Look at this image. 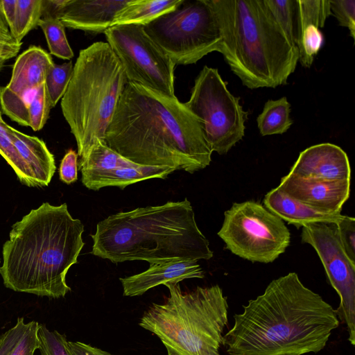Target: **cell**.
Listing matches in <instances>:
<instances>
[{"instance_id":"31","label":"cell","mask_w":355,"mask_h":355,"mask_svg":"<svg viewBox=\"0 0 355 355\" xmlns=\"http://www.w3.org/2000/svg\"><path fill=\"white\" fill-rule=\"evenodd\" d=\"M0 104L2 112L20 125L29 126L28 101L10 92L6 87H0Z\"/></svg>"},{"instance_id":"15","label":"cell","mask_w":355,"mask_h":355,"mask_svg":"<svg viewBox=\"0 0 355 355\" xmlns=\"http://www.w3.org/2000/svg\"><path fill=\"white\" fill-rule=\"evenodd\" d=\"M205 273L196 260L168 259L150 263L146 270L119 279L124 296L141 295L148 290L166 283H179L186 279L204 278Z\"/></svg>"},{"instance_id":"12","label":"cell","mask_w":355,"mask_h":355,"mask_svg":"<svg viewBox=\"0 0 355 355\" xmlns=\"http://www.w3.org/2000/svg\"><path fill=\"white\" fill-rule=\"evenodd\" d=\"M301 241L316 251L331 286L340 297L336 311L348 331L349 341L355 344V263L340 241L334 223H318L302 227Z\"/></svg>"},{"instance_id":"9","label":"cell","mask_w":355,"mask_h":355,"mask_svg":"<svg viewBox=\"0 0 355 355\" xmlns=\"http://www.w3.org/2000/svg\"><path fill=\"white\" fill-rule=\"evenodd\" d=\"M186 107L201 121L212 152L225 155L245 135L248 113L227 89L216 68L205 66L196 76Z\"/></svg>"},{"instance_id":"40","label":"cell","mask_w":355,"mask_h":355,"mask_svg":"<svg viewBox=\"0 0 355 355\" xmlns=\"http://www.w3.org/2000/svg\"><path fill=\"white\" fill-rule=\"evenodd\" d=\"M21 44H10L0 42V58L10 59L17 55Z\"/></svg>"},{"instance_id":"6","label":"cell","mask_w":355,"mask_h":355,"mask_svg":"<svg viewBox=\"0 0 355 355\" xmlns=\"http://www.w3.org/2000/svg\"><path fill=\"white\" fill-rule=\"evenodd\" d=\"M127 83L123 67L107 42H96L80 51L60 105L80 158L98 141L105 142Z\"/></svg>"},{"instance_id":"22","label":"cell","mask_w":355,"mask_h":355,"mask_svg":"<svg viewBox=\"0 0 355 355\" xmlns=\"http://www.w3.org/2000/svg\"><path fill=\"white\" fill-rule=\"evenodd\" d=\"M290 113L291 104L286 97L266 101L257 118L260 135L268 136L285 133L293 123Z\"/></svg>"},{"instance_id":"26","label":"cell","mask_w":355,"mask_h":355,"mask_svg":"<svg viewBox=\"0 0 355 355\" xmlns=\"http://www.w3.org/2000/svg\"><path fill=\"white\" fill-rule=\"evenodd\" d=\"M73 65L71 61L61 64H53L47 72L45 86L51 107L62 99L70 82Z\"/></svg>"},{"instance_id":"11","label":"cell","mask_w":355,"mask_h":355,"mask_svg":"<svg viewBox=\"0 0 355 355\" xmlns=\"http://www.w3.org/2000/svg\"><path fill=\"white\" fill-rule=\"evenodd\" d=\"M128 82L175 96L176 64L146 33L143 25L122 24L104 33Z\"/></svg>"},{"instance_id":"24","label":"cell","mask_w":355,"mask_h":355,"mask_svg":"<svg viewBox=\"0 0 355 355\" xmlns=\"http://www.w3.org/2000/svg\"><path fill=\"white\" fill-rule=\"evenodd\" d=\"M44 11V0H17L15 20L10 33L18 44L38 26Z\"/></svg>"},{"instance_id":"10","label":"cell","mask_w":355,"mask_h":355,"mask_svg":"<svg viewBox=\"0 0 355 355\" xmlns=\"http://www.w3.org/2000/svg\"><path fill=\"white\" fill-rule=\"evenodd\" d=\"M224 216L218 236L242 259L271 263L290 244L291 233L284 221L258 202H235Z\"/></svg>"},{"instance_id":"23","label":"cell","mask_w":355,"mask_h":355,"mask_svg":"<svg viewBox=\"0 0 355 355\" xmlns=\"http://www.w3.org/2000/svg\"><path fill=\"white\" fill-rule=\"evenodd\" d=\"M264 1L278 25L291 42L297 46L300 36L297 0H264Z\"/></svg>"},{"instance_id":"4","label":"cell","mask_w":355,"mask_h":355,"mask_svg":"<svg viewBox=\"0 0 355 355\" xmlns=\"http://www.w3.org/2000/svg\"><path fill=\"white\" fill-rule=\"evenodd\" d=\"M91 237V253L114 263L209 260L214 255L187 198L112 214L97 223Z\"/></svg>"},{"instance_id":"35","label":"cell","mask_w":355,"mask_h":355,"mask_svg":"<svg viewBox=\"0 0 355 355\" xmlns=\"http://www.w3.org/2000/svg\"><path fill=\"white\" fill-rule=\"evenodd\" d=\"M336 226L341 245L349 259L355 263V219L343 216Z\"/></svg>"},{"instance_id":"1","label":"cell","mask_w":355,"mask_h":355,"mask_svg":"<svg viewBox=\"0 0 355 355\" xmlns=\"http://www.w3.org/2000/svg\"><path fill=\"white\" fill-rule=\"evenodd\" d=\"M243 308L223 335L229 355L317 353L340 324L335 309L294 272L271 281Z\"/></svg>"},{"instance_id":"21","label":"cell","mask_w":355,"mask_h":355,"mask_svg":"<svg viewBox=\"0 0 355 355\" xmlns=\"http://www.w3.org/2000/svg\"><path fill=\"white\" fill-rule=\"evenodd\" d=\"M184 0H130L118 12L113 26H145L160 15L179 7Z\"/></svg>"},{"instance_id":"41","label":"cell","mask_w":355,"mask_h":355,"mask_svg":"<svg viewBox=\"0 0 355 355\" xmlns=\"http://www.w3.org/2000/svg\"><path fill=\"white\" fill-rule=\"evenodd\" d=\"M0 42L10 44H18L15 39L12 37L10 30L3 19L2 16L0 14Z\"/></svg>"},{"instance_id":"7","label":"cell","mask_w":355,"mask_h":355,"mask_svg":"<svg viewBox=\"0 0 355 355\" xmlns=\"http://www.w3.org/2000/svg\"><path fill=\"white\" fill-rule=\"evenodd\" d=\"M169 296L153 303L139 325L156 335L167 355H220L228 323L227 297L218 285L182 291L178 283L164 284Z\"/></svg>"},{"instance_id":"37","label":"cell","mask_w":355,"mask_h":355,"mask_svg":"<svg viewBox=\"0 0 355 355\" xmlns=\"http://www.w3.org/2000/svg\"><path fill=\"white\" fill-rule=\"evenodd\" d=\"M28 327L24 318H19L16 324L0 336V355H8Z\"/></svg>"},{"instance_id":"16","label":"cell","mask_w":355,"mask_h":355,"mask_svg":"<svg viewBox=\"0 0 355 355\" xmlns=\"http://www.w3.org/2000/svg\"><path fill=\"white\" fill-rule=\"evenodd\" d=\"M130 0H66L58 17L64 27L104 33Z\"/></svg>"},{"instance_id":"5","label":"cell","mask_w":355,"mask_h":355,"mask_svg":"<svg viewBox=\"0 0 355 355\" xmlns=\"http://www.w3.org/2000/svg\"><path fill=\"white\" fill-rule=\"evenodd\" d=\"M221 36L220 53L249 89L287 83L297 47L273 18L264 0H210Z\"/></svg>"},{"instance_id":"17","label":"cell","mask_w":355,"mask_h":355,"mask_svg":"<svg viewBox=\"0 0 355 355\" xmlns=\"http://www.w3.org/2000/svg\"><path fill=\"white\" fill-rule=\"evenodd\" d=\"M7 129L14 147L28 169L32 187L47 186L55 173L56 166L54 156L44 141L9 125Z\"/></svg>"},{"instance_id":"3","label":"cell","mask_w":355,"mask_h":355,"mask_svg":"<svg viewBox=\"0 0 355 355\" xmlns=\"http://www.w3.org/2000/svg\"><path fill=\"white\" fill-rule=\"evenodd\" d=\"M84 225L67 205L44 202L12 226L2 250L0 275L16 292L53 299L71 291L66 275L85 245Z\"/></svg>"},{"instance_id":"29","label":"cell","mask_w":355,"mask_h":355,"mask_svg":"<svg viewBox=\"0 0 355 355\" xmlns=\"http://www.w3.org/2000/svg\"><path fill=\"white\" fill-rule=\"evenodd\" d=\"M300 33L309 24L323 28L327 18L331 15L330 0H297Z\"/></svg>"},{"instance_id":"28","label":"cell","mask_w":355,"mask_h":355,"mask_svg":"<svg viewBox=\"0 0 355 355\" xmlns=\"http://www.w3.org/2000/svg\"><path fill=\"white\" fill-rule=\"evenodd\" d=\"M324 42V37L320 28L314 24L304 26L300 33L297 44L298 62L306 68L311 67L315 55L320 51Z\"/></svg>"},{"instance_id":"14","label":"cell","mask_w":355,"mask_h":355,"mask_svg":"<svg viewBox=\"0 0 355 355\" xmlns=\"http://www.w3.org/2000/svg\"><path fill=\"white\" fill-rule=\"evenodd\" d=\"M289 173L323 181H350L351 167L347 153L338 146L322 143L302 151Z\"/></svg>"},{"instance_id":"13","label":"cell","mask_w":355,"mask_h":355,"mask_svg":"<svg viewBox=\"0 0 355 355\" xmlns=\"http://www.w3.org/2000/svg\"><path fill=\"white\" fill-rule=\"evenodd\" d=\"M279 190L290 198L315 209L340 213L350 194V181H323L291 173L281 179Z\"/></svg>"},{"instance_id":"42","label":"cell","mask_w":355,"mask_h":355,"mask_svg":"<svg viewBox=\"0 0 355 355\" xmlns=\"http://www.w3.org/2000/svg\"><path fill=\"white\" fill-rule=\"evenodd\" d=\"M6 60L0 58V72L1 71Z\"/></svg>"},{"instance_id":"25","label":"cell","mask_w":355,"mask_h":355,"mask_svg":"<svg viewBox=\"0 0 355 355\" xmlns=\"http://www.w3.org/2000/svg\"><path fill=\"white\" fill-rule=\"evenodd\" d=\"M38 26L46 37L51 55L64 60H70L73 57V52L65 34V27L58 17H43Z\"/></svg>"},{"instance_id":"38","label":"cell","mask_w":355,"mask_h":355,"mask_svg":"<svg viewBox=\"0 0 355 355\" xmlns=\"http://www.w3.org/2000/svg\"><path fill=\"white\" fill-rule=\"evenodd\" d=\"M72 355H113L108 352L81 342L68 341Z\"/></svg>"},{"instance_id":"36","label":"cell","mask_w":355,"mask_h":355,"mask_svg":"<svg viewBox=\"0 0 355 355\" xmlns=\"http://www.w3.org/2000/svg\"><path fill=\"white\" fill-rule=\"evenodd\" d=\"M78 153L69 150L63 157L59 168L60 180L70 184L78 180Z\"/></svg>"},{"instance_id":"27","label":"cell","mask_w":355,"mask_h":355,"mask_svg":"<svg viewBox=\"0 0 355 355\" xmlns=\"http://www.w3.org/2000/svg\"><path fill=\"white\" fill-rule=\"evenodd\" d=\"M7 127L8 124L3 121L0 111V155L14 170L19 181L32 187L28 169L12 144Z\"/></svg>"},{"instance_id":"33","label":"cell","mask_w":355,"mask_h":355,"mask_svg":"<svg viewBox=\"0 0 355 355\" xmlns=\"http://www.w3.org/2000/svg\"><path fill=\"white\" fill-rule=\"evenodd\" d=\"M331 15L337 19L340 26L348 28L350 36L355 37V1L330 0Z\"/></svg>"},{"instance_id":"20","label":"cell","mask_w":355,"mask_h":355,"mask_svg":"<svg viewBox=\"0 0 355 355\" xmlns=\"http://www.w3.org/2000/svg\"><path fill=\"white\" fill-rule=\"evenodd\" d=\"M175 171V168L166 166H144L134 163L106 171L83 174L81 181L85 187L94 191L107 187L123 189L144 180L166 179Z\"/></svg>"},{"instance_id":"39","label":"cell","mask_w":355,"mask_h":355,"mask_svg":"<svg viewBox=\"0 0 355 355\" xmlns=\"http://www.w3.org/2000/svg\"><path fill=\"white\" fill-rule=\"evenodd\" d=\"M17 12V0H0V14L6 23L10 32L12 29Z\"/></svg>"},{"instance_id":"34","label":"cell","mask_w":355,"mask_h":355,"mask_svg":"<svg viewBox=\"0 0 355 355\" xmlns=\"http://www.w3.org/2000/svg\"><path fill=\"white\" fill-rule=\"evenodd\" d=\"M39 323L31 321L28 327L8 355H34L40 349L38 338Z\"/></svg>"},{"instance_id":"30","label":"cell","mask_w":355,"mask_h":355,"mask_svg":"<svg viewBox=\"0 0 355 355\" xmlns=\"http://www.w3.org/2000/svg\"><path fill=\"white\" fill-rule=\"evenodd\" d=\"M51 108L46 86L43 83L33 92L32 99L28 101L29 127L33 130H40L44 126L49 118Z\"/></svg>"},{"instance_id":"19","label":"cell","mask_w":355,"mask_h":355,"mask_svg":"<svg viewBox=\"0 0 355 355\" xmlns=\"http://www.w3.org/2000/svg\"><path fill=\"white\" fill-rule=\"evenodd\" d=\"M263 206L297 228L318 223L337 224L343 217L340 213H328L309 207L286 196L277 187L266 194Z\"/></svg>"},{"instance_id":"2","label":"cell","mask_w":355,"mask_h":355,"mask_svg":"<svg viewBox=\"0 0 355 355\" xmlns=\"http://www.w3.org/2000/svg\"><path fill=\"white\" fill-rule=\"evenodd\" d=\"M106 144L144 166L193 173L211 161L201 121L177 97L128 82L105 134Z\"/></svg>"},{"instance_id":"18","label":"cell","mask_w":355,"mask_h":355,"mask_svg":"<svg viewBox=\"0 0 355 355\" xmlns=\"http://www.w3.org/2000/svg\"><path fill=\"white\" fill-rule=\"evenodd\" d=\"M54 64L51 55L37 46H31L16 59L7 86L10 92L26 98L44 83L48 71Z\"/></svg>"},{"instance_id":"32","label":"cell","mask_w":355,"mask_h":355,"mask_svg":"<svg viewBox=\"0 0 355 355\" xmlns=\"http://www.w3.org/2000/svg\"><path fill=\"white\" fill-rule=\"evenodd\" d=\"M38 338L41 355H72L65 334L50 331L45 324H39Z\"/></svg>"},{"instance_id":"8","label":"cell","mask_w":355,"mask_h":355,"mask_svg":"<svg viewBox=\"0 0 355 355\" xmlns=\"http://www.w3.org/2000/svg\"><path fill=\"white\" fill-rule=\"evenodd\" d=\"M144 26L176 65L195 64L220 52L222 40L210 0H184Z\"/></svg>"}]
</instances>
